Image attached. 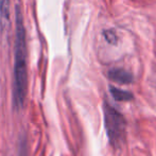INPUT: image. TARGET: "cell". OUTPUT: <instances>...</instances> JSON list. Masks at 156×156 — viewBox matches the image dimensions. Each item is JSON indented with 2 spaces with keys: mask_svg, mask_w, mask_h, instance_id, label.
I'll return each mask as SVG.
<instances>
[{
  "mask_svg": "<svg viewBox=\"0 0 156 156\" xmlns=\"http://www.w3.org/2000/svg\"><path fill=\"white\" fill-rule=\"evenodd\" d=\"M27 38L23 25V16L19 5L16 6L15 16V46H14V86L13 102L16 109L25 105L28 91Z\"/></svg>",
  "mask_w": 156,
  "mask_h": 156,
  "instance_id": "6da1fadb",
  "label": "cell"
},
{
  "mask_svg": "<svg viewBox=\"0 0 156 156\" xmlns=\"http://www.w3.org/2000/svg\"><path fill=\"white\" fill-rule=\"evenodd\" d=\"M104 126L107 137L114 148H119L124 142L126 136V121L123 115L116 107L105 101L103 104Z\"/></svg>",
  "mask_w": 156,
  "mask_h": 156,
  "instance_id": "7a4b0ae2",
  "label": "cell"
},
{
  "mask_svg": "<svg viewBox=\"0 0 156 156\" xmlns=\"http://www.w3.org/2000/svg\"><path fill=\"white\" fill-rule=\"evenodd\" d=\"M107 76H108L109 80L119 83V84H129L134 80L131 72L121 69V68H113L108 71Z\"/></svg>",
  "mask_w": 156,
  "mask_h": 156,
  "instance_id": "3957f363",
  "label": "cell"
},
{
  "mask_svg": "<svg viewBox=\"0 0 156 156\" xmlns=\"http://www.w3.org/2000/svg\"><path fill=\"white\" fill-rule=\"evenodd\" d=\"M11 0H0V28L4 32L10 28Z\"/></svg>",
  "mask_w": 156,
  "mask_h": 156,
  "instance_id": "277c9868",
  "label": "cell"
},
{
  "mask_svg": "<svg viewBox=\"0 0 156 156\" xmlns=\"http://www.w3.org/2000/svg\"><path fill=\"white\" fill-rule=\"evenodd\" d=\"M109 91L111 94L113 96V98L118 102H125V101H131L133 100L134 96L131 91L123 90V89L117 88V87L111 86L109 87Z\"/></svg>",
  "mask_w": 156,
  "mask_h": 156,
  "instance_id": "5b68a950",
  "label": "cell"
},
{
  "mask_svg": "<svg viewBox=\"0 0 156 156\" xmlns=\"http://www.w3.org/2000/svg\"><path fill=\"white\" fill-rule=\"evenodd\" d=\"M103 35H104L105 39H106L109 44L117 43V41H118L117 34H116V32L113 31V30H106V31H104V33H103Z\"/></svg>",
  "mask_w": 156,
  "mask_h": 156,
  "instance_id": "8992f818",
  "label": "cell"
},
{
  "mask_svg": "<svg viewBox=\"0 0 156 156\" xmlns=\"http://www.w3.org/2000/svg\"><path fill=\"white\" fill-rule=\"evenodd\" d=\"M17 156H28L27 144H26V140L25 139H21L20 144H19L18 155H17Z\"/></svg>",
  "mask_w": 156,
  "mask_h": 156,
  "instance_id": "52a82bcc",
  "label": "cell"
}]
</instances>
